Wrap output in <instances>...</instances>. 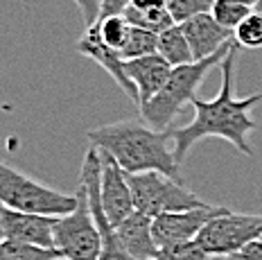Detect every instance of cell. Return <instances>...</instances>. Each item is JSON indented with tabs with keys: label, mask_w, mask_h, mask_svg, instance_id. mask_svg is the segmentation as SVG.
<instances>
[{
	"label": "cell",
	"mask_w": 262,
	"mask_h": 260,
	"mask_svg": "<svg viewBox=\"0 0 262 260\" xmlns=\"http://www.w3.org/2000/svg\"><path fill=\"white\" fill-rule=\"evenodd\" d=\"M237 43L231 48L224 61L220 63L222 70V89L212 100H201L194 97L190 104L194 106V118L185 127H172L170 140L172 149L179 163H183L190 147L196 140L206 136L224 138L233 145L244 156H253V147L249 143V134L258 124L251 118V109L262 102V93H253L249 97L233 95V84H235V59H237Z\"/></svg>",
	"instance_id": "6da1fadb"
},
{
	"label": "cell",
	"mask_w": 262,
	"mask_h": 260,
	"mask_svg": "<svg viewBox=\"0 0 262 260\" xmlns=\"http://www.w3.org/2000/svg\"><path fill=\"white\" fill-rule=\"evenodd\" d=\"M86 138L91 145L108 151L127 175L156 170L183 181L179 172L181 163L170 147V132H158L140 120H120L91 129Z\"/></svg>",
	"instance_id": "7a4b0ae2"
},
{
	"label": "cell",
	"mask_w": 262,
	"mask_h": 260,
	"mask_svg": "<svg viewBox=\"0 0 262 260\" xmlns=\"http://www.w3.org/2000/svg\"><path fill=\"white\" fill-rule=\"evenodd\" d=\"M233 46H235V39L228 41L226 46H224L220 52H215L212 57L183 63V66H174L165 86H163V89L158 91L147 104L140 106V116H143V120L149 124V127L158 129V132H167V129H172L170 124L174 122V118L179 116V111H181L188 102L194 100L196 89L201 86L204 77L215 66H220V63L224 61V57L231 52Z\"/></svg>",
	"instance_id": "3957f363"
},
{
	"label": "cell",
	"mask_w": 262,
	"mask_h": 260,
	"mask_svg": "<svg viewBox=\"0 0 262 260\" xmlns=\"http://www.w3.org/2000/svg\"><path fill=\"white\" fill-rule=\"evenodd\" d=\"M0 204L23 213L61 218L77 206V192L54 190L14 167L0 163Z\"/></svg>",
	"instance_id": "277c9868"
},
{
	"label": "cell",
	"mask_w": 262,
	"mask_h": 260,
	"mask_svg": "<svg viewBox=\"0 0 262 260\" xmlns=\"http://www.w3.org/2000/svg\"><path fill=\"white\" fill-rule=\"evenodd\" d=\"M77 206L68 215L54 220V251L68 260H100L102 235L86 186H77Z\"/></svg>",
	"instance_id": "5b68a950"
},
{
	"label": "cell",
	"mask_w": 262,
	"mask_h": 260,
	"mask_svg": "<svg viewBox=\"0 0 262 260\" xmlns=\"http://www.w3.org/2000/svg\"><path fill=\"white\" fill-rule=\"evenodd\" d=\"M129 186H131V194H134L136 210L149 215V218L174 213V210L208 206L204 199L196 197L192 190H188L183 186V181L172 179L156 170L129 175Z\"/></svg>",
	"instance_id": "8992f818"
},
{
	"label": "cell",
	"mask_w": 262,
	"mask_h": 260,
	"mask_svg": "<svg viewBox=\"0 0 262 260\" xmlns=\"http://www.w3.org/2000/svg\"><path fill=\"white\" fill-rule=\"evenodd\" d=\"M258 237H262V215L226 210L201 229L196 235V245L210 258H228Z\"/></svg>",
	"instance_id": "52a82bcc"
},
{
	"label": "cell",
	"mask_w": 262,
	"mask_h": 260,
	"mask_svg": "<svg viewBox=\"0 0 262 260\" xmlns=\"http://www.w3.org/2000/svg\"><path fill=\"white\" fill-rule=\"evenodd\" d=\"M226 210L228 208H217V206L208 204V206H201V208L174 210V213L158 215V218H154V224H151L158 249L196 240L201 229H204L212 218L226 213Z\"/></svg>",
	"instance_id": "ba28073f"
},
{
	"label": "cell",
	"mask_w": 262,
	"mask_h": 260,
	"mask_svg": "<svg viewBox=\"0 0 262 260\" xmlns=\"http://www.w3.org/2000/svg\"><path fill=\"white\" fill-rule=\"evenodd\" d=\"M100 163H102V172H100L102 208H104L108 222L113 226H118L124 218H129L136 210L134 194H131V186H129V175L104 149H100Z\"/></svg>",
	"instance_id": "9c48e42d"
},
{
	"label": "cell",
	"mask_w": 262,
	"mask_h": 260,
	"mask_svg": "<svg viewBox=\"0 0 262 260\" xmlns=\"http://www.w3.org/2000/svg\"><path fill=\"white\" fill-rule=\"evenodd\" d=\"M77 52L84 57L93 59V61L97 63L100 68H104L108 75L113 77V82H116L120 89L124 91V95L129 97L131 102H136L138 104V89L134 86V82L129 79L127 75V59H122L118 50H113V48H108L104 41H102L100 36V30H97V25L93 23L86 28V32L79 36L77 41Z\"/></svg>",
	"instance_id": "30bf717a"
},
{
	"label": "cell",
	"mask_w": 262,
	"mask_h": 260,
	"mask_svg": "<svg viewBox=\"0 0 262 260\" xmlns=\"http://www.w3.org/2000/svg\"><path fill=\"white\" fill-rule=\"evenodd\" d=\"M54 220L50 215L23 213L0 204V222H3L5 237H12L27 245L54 249Z\"/></svg>",
	"instance_id": "8fae6325"
},
{
	"label": "cell",
	"mask_w": 262,
	"mask_h": 260,
	"mask_svg": "<svg viewBox=\"0 0 262 260\" xmlns=\"http://www.w3.org/2000/svg\"><path fill=\"white\" fill-rule=\"evenodd\" d=\"M151 224H154V218L134 210L129 218H124L116 226L120 245L134 260H156L158 245L154 240Z\"/></svg>",
	"instance_id": "7c38bea8"
},
{
	"label": "cell",
	"mask_w": 262,
	"mask_h": 260,
	"mask_svg": "<svg viewBox=\"0 0 262 260\" xmlns=\"http://www.w3.org/2000/svg\"><path fill=\"white\" fill-rule=\"evenodd\" d=\"M127 75L134 82V86L138 89V106L147 104L158 91L165 86V82L170 79L172 66L165 61L158 52L147 57H136L127 59Z\"/></svg>",
	"instance_id": "4fadbf2b"
},
{
	"label": "cell",
	"mask_w": 262,
	"mask_h": 260,
	"mask_svg": "<svg viewBox=\"0 0 262 260\" xmlns=\"http://www.w3.org/2000/svg\"><path fill=\"white\" fill-rule=\"evenodd\" d=\"M181 28L185 32V36H188L190 48H192L194 61L212 57L215 52H220L228 41L235 39L231 30L222 28V25L212 18L210 12L199 14V16H194V18L185 20V23H181Z\"/></svg>",
	"instance_id": "5bb4252c"
},
{
	"label": "cell",
	"mask_w": 262,
	"mask_h": 260,
	"mask_svg": "<svg viewBox=\"0 0 262 260\" xmlns=\"http://www.w3.org/2000/svg\"><path fill=\"white\" fill-rule=\"evenodd\" d=\"M158 55L165 59L172 68L194 61V55H192V48H190V43H188V36H185V32L179 23H174L172 28L163 30L161 34H158Z\"/></svg>",
	"instance_id": "9a60e30c"
},
{
	"label": "cell",
	"mask_w": 262,
	"mask_h": 260,
	"mask_svg": "<svg viewBox=\"0 0 262 260\" xmlns=\"http://www.w3.org/2000/svg\"><path fill=\"white\" fill-rule=\"evenodd\" d=\"M154 52H158V34L156 32L138 28V25H131L127 41H124L122 50H120L122 59L147 57V55H154Z\"/></svg>",
	"instance_id": "2e32d148"
},
{
	"label": "cell",
	"mask_w": 262,
	"mask_h": 260,
	"mask_svg": "<svg viewBox=\"0 0 262 260\" xmlns=\"http://www.w3.org/2000/svg\"><path fill=\"white\" fill-rule=\"evenodd\" d=\"M59 253L54 249L27 245V242H18L12 237H5L0 242V260H54Z\"/></svg>",
	"instance_id": "e0dca14e"
},
{
	"label": "cell",
	"mask_w": 262,
	"mask_h": 260,
	"mask_svg": "<svg viewBox=\"0 0 262 260\" xmlns=\"http://www.w3.org/2000/svg\"><path fill=\"white\" fill-rule=\"evenodd\" d=\"M124 16H127V20L131 25H138V28H145L149 32H156V34H161L163 30L172 28L174 20L170 12H167L165 7H154V9H136V7H129L124 9Z\"/></svg>",
	"instance_id": "ac0fdd59"
},
{
	"label": "cell",
	"mask_w": 262,
	"mask_h": 260,
	"mask_svg": "<svg viewBox=\"0 0 262 260\" xmlns=\"http://www.w3.org/2000/svg\"><path fill=\"white\" fill-rule=\"evenodd\" d=\"M97 30H100V36L102 41L106 43L108 48L113 50H122L124 41L129 36V30H131V23L127 20L124 14H118V16H108V18H102V20H95Z\"/></svg>",
	"instance_id": "d6986e66"
},
{
	"label": "cell",
	"mask_w": 262,
	"mask_h": 260,
	"mask_svg": "<svg viewBox=\"0 0 262 260\" xmlns=\"http://www.w3.org/2000/svg\"><path fill=\"white\" fill-rule=\"evenodd\" d=\"M253 12V7H247V5H239V3H231V0H215L212 5L210 14L222 28L235 32L237 25L242 23L247 16Z\"/></svg>",
	"instance_id": "ffe728a7"
},
{
	"label": "cell",
	"mask_w": 262,
	"mask_h": 260,
	"mask_svg": "<svg viewBox=\"0 0 262 260\" xmlns=\"http://www.w3.org/2000/svg\"><path fill=\"white\" fill-rule=\"evenodd\" d=\"M233 36H235V43L239 48H249V50L262 48V12L253 9V12L237 25Z\"/></svg>",
	"instance_id": "44dd1931"
},
{
	"label": "cell",
	"mask_w": 262,
	"mask_h": 260,
	"mask_svg": "<svg viewBox=\"0 0 262 260\" xmlns=\"http://www.w3.org/2000/svg\"><path fill=\"white\" fill-rule=\"evenodd\" d=\"M215 0H165V9L170 12L174 23H185L199 14H208Z\"/></svg>",
	"instance_id": "7402d4cb"
},
{
	"label": "cell",
	"mask_w": 262,
	"mask_h": 260,
	"mask_svg": "<svg viewBox=\"0 0 262 260\" xmlns=\"http://www.w3.org/2000/svg\"><path fill=\"white\" fill-rule=\"evenodd\" d=\"M156 260H210V256L196 245V240H192L174 247H161L156 253Z\"/></svg>",
	"instance_id": "603a6c76"
},
{
	"label": "cell",
	"mask_w": 262,
	"mask_h": 260,
	"mask_svg": "<svg viewBox=\"0 0 262 260\" xmlns=\"http://www.w3.org/2000/svg\"><path fill=\"white\" fill-rule=\"evenodd\" d=\"M75 5H77V9H79L81 18H84L86 28H89V25H93V23L97 20V16H100V5H102V0H75Z\"/></svg>",
	"instance_id": "cb8c5ba5"
},
{
	"label": "cell",
	"mask_w": 262,
	"mask_h": 260,
	"mask_svg": "<svg viewBox=\"0 0 262 260\" xmlns=\"http://www.w3.org/2000/svg\"><path fill=\"white\" fill-rule=\"evenodd\" d=\"M226 260H262V237L249 242V245L242 247L239 251L231 253Z\"/></svg>",
	"instance_id": "d4e9b609"
},
{
	"label": "cell",
	"mask_w": 262,
	"mask_h": 260,
	"mask_svg": "<svg viewBox=\"0 0 262 260\" xmlns=\"http://www.w3.org/2000/svg\"><path fill=\"white\" fill-rule=\"evenodd\" d=\"M127 7H129V0H102V5H100V16H97V20L108 18V16L124 14V9H127Z\"/></svg>",
	"instance_id": "484cf974"
},
{
	"label": "cell",
	"mask_w": 262,
	"mask_h": 260,
	"mask_svg": "<svg viewBox=\"0 0 262 260\" xmlns=\"http://www.w3.org/2000/svg\"><path fill=\"white\" fill-rule=\"evenodd\" d=\"M129 5L136 9H154V7H165V0H129Z\"/></svg>",
	"instance_id": "4316f807"
},
{
	"label": "cell",
	"mask_w": 262,
	"mask_h": 260,
	"mask_svg": "<svg viewBox=\"0 0 262 260\" xmlns=\"http://www.w3.org/2000/svg\"><path fill=\"white\" fill-rule=\"evenodd\" d=\"M231 3H239V5H247V7H253V9H258L260 0H231Z\"/></svg>",
	"instance_id": "83f0119b"
},
{
	"label": "cell",
	"mask_w": 262,
	"mask_h": 260,
	"mask_svg": "<svg viewBox=\"0 0 262 260\" xmlns=\"http://www.w3.org/2000/svg\"><path fill=\"white\" fill-rule=\"evenodd\" d=\"M5 240V229H3V222H0V242Z\"/></svg>",
	"instance_id": "f1b7e54d"
},
{
	"label": "cell",
	"mask_w": 262,
	"mask_h": 260,
	"mask_svg": "<svg viewBox=\"0 0 262 260\" xmlns=\"http://www.w3.org/2000/svg\"><path fill=\"white\" fill-rule=\"evenodd\" d=\"M258 12H262V0H260V5H258Z\"/></svg>",
	"instance_id": "f546056e"
},
{
	"label": "cell",
	"mask_w": 262,
	"mask_h": 260,
	"mask_svg": "<svg viewBox=\"0 0 262 260\" xmlns=\"http://www.w3.org/2000/svg\"><path fill=\"white\" fill-rule=\"evenodd\" d=\"M54 260H68V258H61V256H59V258H54Z\"/></svg>",
	"instance_id": "4dcf8cb0"
}]
</instances>
